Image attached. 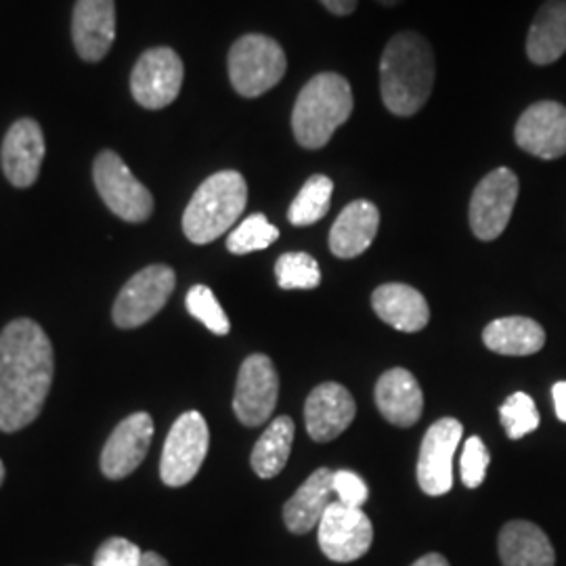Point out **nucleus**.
Returning <instances> with one entry per match:
<instances>
[{"label":"nucleus","instance_id":"f257e3e1","mask_svg":"<svg viewBox=\"0 0 566 566\" xmlns=\"http://www.w3.org/2000/svg\"><path fill=\"white\" fill-rule=\"evenodd\" d=\"M53 344L32 319H15L0 334V430L18 432L41 416L53 385Z\"/></svg>","mask_w":566,"mask_h":566},{"label":"nucleus","instance_id":"f03ea898","mask_svg":"<svg viewBox=\"0 0 566 566\" xmlns=\"http://www.w3.org/2000/svg\"><path fill=\"white\" fill-rule=\"evenodd\" d=\"M434 78V51L422 34L407 30L388 41L380 60V93L390 114L416 116L430 99Z\"/></svg>","mask_w":566,"mask_h":566},{"label":"nucleus","instance_id":"7ed1b4c3","mask_svg":"<svg viewBox=\"0 0 566 566\" xmlns=\"http://www.w3.org/2000/svg\"><path fill=\"white\" fill-rule=\"evenodd\" d=\"M355 107L348 81L324 72L306 82L292 109V130L304 149H322L350 118Z\"/></svg>","mask_w":566,"mask_h":566},{"label":"nucleus","instance_id":"20e7f679","mask_svg":"<svg viewBox=\"0 0 566 566\" xmlns=\"http://www.w3.org/2000/svg\"><path fill=\"white\" fill-rule=\"evenodd\" d=\"M248 185L238 170H223L196 189L182 214V231L193 243H210L227 233L242 217Z\"/></svg>","mask_w":566,"mask_h":566},{"label":"nucleus","instance_id":"39448f33","mask_svg":"<svg viewBox=\"0 0 566 566\" xmlns=\"http://www.w3.org/2000/svg\"><path fill=\"white\" fill-rule=\"evenodd\" d=\"M229 81L248 99L261 97L285 76L282 44L264 34H245L229 51Z\"/></svg>","mask_w":566,"mask_h":566},{"label":"nucleus","instance_id":"423d86ee","mask_svg":"<svg viewBox=\"0 0 566 566\" xmlns=\"http://www.w3.org/2000/svg\"><path fill=\"white\" fill-rule=\"evenodd\" d=\"M95 187L105 206L126 223H143L154 212V196L116 151L105 149L93 166Z\"/></svg>","mask_w":566,"mask_h":566},{"label":"nucleus","instance_id":"0eeeda50","mask_svg":"<svg viewBox=\"0 0 566 566\" xmlns=\"http://www.w3.org/2000/svg\"><path fill=\"white\" fill-rule=\"evenodd\" d=\"M177 285V275L166 264H149L133 275L114 303V324L122 329H135L154 319L168 303Z\"/></svg>","mask_w":566,"mask_h":566},{"label":"nucleus","instance_id":"6e6552de","mask_svg":"<svg viewBox=\"0 0 566 566\" xmlns=\"http://www.w3.org/2000/svg\"><path fill=\"white\" fill-rule=\"evenodd\" d=\"M210 446V432L200 411H187L172 424L160 460L164 485L182 486L200 472Z\"/></svg>","mask_w":566,"mask_h":566},{"label":"nucleus","instance_id":"1a4fd4ad","mask_svg":"<svg viewBox=\"0 0 566 566\" xmlns=\"http://www.w3.org/2000/svg\"><path fill=\"white\" fill-rule=\"evenodd\" d=\"M518 189V177L510 168H495L476 185L470 200V227L479 240L493 242L506 231Z\"/></svg>","mask_w":566,"mask_h":566},{"label":"nucleus","instance_id":"9d476101","mask_svg":"<svg viewBox=\"0 0 566 566\" xmlns=\"http://www.w3.org/2000/svg\"><path fill=\"white\" fill-rule=\"evenodd\" d=\"M185 67L172 49L156 46L145 51L130 76V93L145 109H163L181 93Z\"/></svg>","mask_w":566,"mask_h":566},{"label":"nucleus","instance_id":"9b49d317","mask_svg":"<svg viewBox=\"0 0 566 566\" xmlns=\"http://www.w3.org/2000/svg\"><path fill=\"white\" fill-rule=\"evenodd\" d=\"M319 547L334 563H353L367 554L374 526L361 507L332 502L319 521Z\"/></svg>","mask_w":566,"mask_h":566},{"label":"nucleus","instance_id":"f8f14e48","mask_svg":"<svg viewBox=\"0 0 566 566\" xmlns=\"http://www.w3.org/2000/svg\"><path fill=\"white\" fill-rule=\"evenodd\" d=\"M280 397V376L266 355H250L238 376L233 411L245 426H261L273 416Z\"/></svg>","mask_w":566,"mask_h":566},{"label":"nucleus","instance_id":"ddd939ff","mask_svg":"<svg viewBox=\"0 0 566 566\" xmlns=\"http://www.w3.org/2000/svg\"><path fill=\"white\" fill-rule=\"evenodd\" d=\"M464 437V426L443 418L428 428L418 458V483L426 495L439 497L453 486V455Z\"/></svg>","mask_w":566,"mask_h":566},{"label":"nucleus","instance_id":"4468645a","mask_svg":"<svg viewBox=\"0 0 566 566\" xmlns=\"http://www.w3.org/2000/svg\"><path fill=\"white\" fill-rule=\"evenodd\" d=\"M516 145L542 160H558L566 154V107L539 102L526 107L514 126Z\"/></svg>","mask_w":566,"mask_h":566},{"label":"nucleus","instance_id":"2eb2a0df","mask_svg":"<svg viewBox=\"0 0 566 566\" xmlns=\"http://www.w3.org/2000/svg\"><path fill=\"white\" fill-rule=\"evenodd\" d=\"M154 439V420L149 413L139 411L124 418L114 428L107 443L103 447V474L112 481L126 479L143 464Z\"/></svg>","mask_w":566,"mask_h":566},{"label":"nucleus","instance_id":"dca6fc26","mask_svg":"<svg viewBox=\"0 0 566 566\" xmlns=\"http://www.w3.org/2000/svg\"><path fill=\"white\" fill-rule=\"evenodd\" d=\"M2 172L11 185L32 187L41 175L44 160V135L41 124L32 118L15 122L2 142Z\"/></svg>","mask_w":566,"mask_h":566},{"label":"nucleus","instance_id":"f3484780","mask_svg":"<svg viewBox=\"0 0 566 566\" xmlns=\"http://www.w3.org/2000/svg\"><path fill=\"white\" fill-rule=\"evenodd\" d=\"M357 405L353 395L336 382H325L308 395L304 405V422L313 441L327 443L338 439L353 424Z\"/></svg>","mask_w":566,"mask_h":566},{"label":"nucleus","instance_id":"a211bd4d","mask_svg":"<svg viewBox=\"0 0 566 566\" xmlns=\"http://www.w3.org/2000/svg\"><path fill=\"white\" fill-rule=\"evenodd\" d=\"M72 39L82 60L102 61L116 41L114 0H76Z\"/></svg>","mask_w":566,"mask_h":566},{"label":"nucleus","instance_id":"6ab92c4d","mask_svg":"<svg viewBox=\"0 0 566 566\" xmlns=\"http://www.w3.org/2000/svg\"><path fill=\"white\" fill-rule=\"evenodd\" d=\"M376 405L390 424L413 426L424 409V395L416 376L403 367L388 369L376 385Z\"/></svg>","mask_w":566,"mask_h":566},{"label":"nucleus","instance_id":"aec40b11","mask_svg":"<svg viewBox=\"0 0 566 566\" xmlns=\"http://www.w3.org/2000/svg\"><path fill=\"white\" fill-rule=\"evenodd\" d=\"M380 227V210L367 200H355L338 214L329 231V250L338 259H355L374 243Z\"/></svg>","mask_w":566,"mask_h":566},{"label":"nucleus","instance_id":"412c9836","mask_svg":"<svg viewBox=\"0 0 566 566\" xmlns=\"http://www.w3.org/2000/svg\"><path fill=\"white\" fill-rule=\"evenodd\" d=\"M371 306L385 324L407 334L424 329L430 319V308L422 292L405 283L380 285L371 296Z\"/></svg>","mask_w":566,"mask_h":566},{"label":"nucleus","instance_id":"4be33fe9","mask_svg":"<svg viewBox=\"0 0 566 566\" xmlns=\"http://www.w3.org/2000/svg\"><path fill=\"white\" fill-rule=\"evenodd\" d=\"M332 495H334V470L329 468L315 470L283 506V523L296 535L313 531L319 525L327 506L332 504L329 502Z\"/></svg>","mask_w":566,"mask_h":566},{"label":"nucleus","instance_id":"5701e85b","mask_svg":"<svg viewBox=\"0 0 566 566\" xmlns=\"http://www.w3.org/2000/svg\"><path fill=\"white\" fill-rule=\"evenodd\" d=\"M500 558L504 566H554L556 552L546 533L528 521H512L500 533Z\"/></svg>","mask_w":566,"mask_h":566},{"label":"nucleus","instance_id":"b1692460","mask_svg":"<svg viewBox=\"0 0 566 566\" xmlns=\"http://www.w3.org/2000/svg\"><path fill=\"white\" fill-rule=\"evenodd\" d=\"M566 53V0H547L537 11L526 36V57L549 65Z\"/></svg>","mask_w":566,"mask_h":566},{"label":"nucleus","instance_id":"393cba45","mask_svg":"<svg viewBox=\"0 0 566 566\" xmlns=\"http://www.w3.org/2000/svg\"><path fill=\"white\" fill-rule=\"evenodd\" d=\"M483 343L497 355L526 357L544 348L546 332L528 317H502L486 325Z\"/></svg>","mask_w":566,"mask_h":566},{"label":"nucleus","instance_id":"a878e982","mask_svg":"<svg viewBox=\"0 0 566 566\" xmlns=\"http://www.w3.org/2000/svg\"><path fill=\"white\" fill-rule=\"evenodd\" d=\"M294 432H296V426L287 416L275 418L264 430L263 437L252 449V458H250L254 472L261 479L277 476L283 465L287 464L292 443H294Z\"/></svg>","mask_w":566,"mask_h":566},{"label":"nucleus","instance_id":"bb28decb","mask_svg":"<svg viewBox=\"0 0 566 566\" xmlns=\"http://www.w3.org/2000/svg\"><path fill=\"white\" fill-rule=\"evenodd\" d=\"M332 193H334L332 179L325 175H313L308 181L304 182L303 189L298 191V196L294 198V202L287 210L290 223L306 227V224L322 221L329 212Z\"/></svg>","mask_w":566,"mask_h":566},{"label":"nucleus","instance_id":"cd10ccee","mask_svg":"<svg viewBox=\"0 0 566 566\" xmlns=\"http://www.w3.org/2000/svg\"><path fill=\"white\" fill-rule=\"evenodd\" d=\"M275 277L282 290H313L322 283V269L306 252H287L275 263Z\"/></svg>","mask_w":566,"mask_h":566},{"label":"nucleus","instance_id":"c85d7f7f","mask_svg":"<svg viewBox=\"0 0 566 566\" xmlns=\"http://www.w3.org/2000/svg\"><path fill=\"white\" fill-rule=\"evenodd\" d=\"M280 229L269 223L264 214H252L227 238V250L233 254H250L277 242Z\"/></svg>","mask_w":566,"mask_h":566},{"label":"nucleus","instance_id":"c756f323","mask_svg":"<svg viewBox=\"0 0 566 566\" xmlns=\"http://www.w3.org/2000/svg\"><path fill=\"white\" fill-rule=\"evenodd\" d=\"M187 311L191 317H196L198 322H202L212 334L224 336L231 329V322L227 317L221 303L217 301V296L212 294V290L208 285H193L187 292Z\"/></svg>","mask_w":566,"mask_h":566},{"label":"nucleus","instance_id":"7c9ffc66","mask_svg":"<svg viewBox=\"0 0 566 566\" xmlns=\"http://www.w3.org/2000/svg\"><path fill=\"white\" fill-rule=\"evenodd\" d=\"M500 420L510 439H523L539 428V411L526 392H514L500 407Z\"/></svg>","mask_w":566,"mask_h":566},{"label":"nucleus","instance_id":"2f4dec72","mask_svg":"<svg viewBox=\"0 0 566 566\" xmlns=\"http://www.w3.org/2000/svg\"><path fill=\"white\" fill-rule=\"evenodd\" d=\"M489 464H491V455H489V449L483 443V439L481 437H470L465 441L462 462H460L462 483L468 489H476V486L483 485Z\"/></svg>","mask_w":566,"mask_h":566},{"label":"nucleus","instance_id":"473e14b6","mask_svg":"<svg viewBox=\"0 0 566 566\" xmlns=\"http://www.w3.org/2000/svg\"><path fill=\"white\" fill-rule=\"evenodd\" d=\"M142 558V547L137 544L124 537H112L97 549L93 566H139Z\"/></svg>","mask_w":566,"mask_h":566},{"label":"nucleus","instance_id":"72a5a7b5","mask_svg":"<svg viewBox=\"0 0 566 566\" xmlns=\"http://www.w3.org/2000/svg\"><path fill=\"white\" fill-rule=\"evenodd\" d=\"M334 495H338V502L344 506L361 507L367 502L369 489L364 479L350 470L334 472Z\"/></svg>","mask_w":566,"mask_h":566},{"label":"nucleus","instance_id":"f704fd0d","mask_svg":"<svg viewBox=\"0 0 566 566\" xmlns=\"http://www.w3.org/2000/svg\"><path fill=\"white\" fill-rule=\"evenodd\" d=\"M325 9L338 18H346L357 9L359 0H319Z\"/></svg>","mask_w":566,"mask_h":566},{"label":"nucleus","instance_id":"c9c22d12","mask_svg":"<svg viewBox=\"0 0 566 566\" xmlns=\"http://www.w3.org/2000/svg\"><path fill=\"white\" fill-rule=\"evenodd\" d=\"M552 397L556 405V416L560 422H566V382H558L552 388Z\"/></svg>","mask_w":566,"mask_h":566},{"label":"nucleus","instance_id":"e433bc0d","mask_svg":"<svg viewBox=\"0 0 566 566\" xmlns=\"http://www.w3.org/2000/svg\"><path fill=\"white\" fill-rule=\"evenodd\" d=\"M411 566H449V563H447L446 556H441V554H426Z\"/></svg>","mask_w":566,"mask_h":566},{"label":"nucleus","instance_id":"4c0bfd02","mask_svg":"<svg viewBox=\"0 0 566 566\" xmlns=\"http://www.w3.org/2000/svg\"><path fill=\"white\" fill-rule=\"evenodd\" d=\"M139 566H168V563L158 552H143L142 565Z\"/></svg>","mask_w":566,"mask_h":566},{"label":"nucleus","instance_id":"58836bf2","mask_svg":"<svg viewBox=\"0 0 566 566\" xmlns=\"http://www.w3.org/2000/svg\"><path fill=\"white\" fill-rule=\"evenodd\" d=\"M380 4H385V7H397L399 2H403V0H378Z\"/></svg>","mask_w":566,"mask_h":566},{"label":"nucleus","instance_id":"ea45409f","mask_svg":"<svg viewBox=\"0 0 566 566\" xmlns=\"http://www.w3.org/2000/svg\"><path fill=\"white\" fill-rule=\"evenodd\" d=\"M2 481H4V464L0 462V485H2Z\"/></svg>","mask_w":566,"mask_h":566}]
</instances>
